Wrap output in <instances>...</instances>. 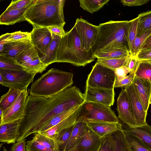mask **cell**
<instances>
[{"label":"cell","instance_id":"30bf717a","mask_svg":"<svg viewBox=\"0 0 151 151\" xmlns=\"http://www.w3.org/2000/svg\"><path fill=\"white\" fill-rule=\"evenodd\" d=\"M27 90L22 91L13 103L3 113L0 125L13 122L23 116L27 97Z\"/></svg>","mask_w":151,"mask_h":151},{"label":"cell","instance_id":"7dc6e473","mask_svg":"<svg viewBox=\"0 0 151 151\" xmlns=\"http://www.w3.org/2000/svg\"><path fill=\"white\" fill-rule=\"evenodd\" d=\"M150 0H122L120 2L124 6H136L142 5Z\"/></svg>","mask_w":151,"mask_h":151},{"label":"cell","instance_id":"ee69618b","mask_svg":"<svg viewBox=\"0 0 151 151\" xmlns=\"http://www.w3.org/2000/svg\"><path fill=\"white\" fill-rule=\"evenodd\" d=\"M135 73L130 72L129 74L119 81L115 82L114 88H124L131 85L133 81Z\"/></svg>","mask_w":151,"mask_h":151},{"label":"cell","instance_id":"681fc988","mask_svg":"<svg viewBox=\"0 0 151 151\" xmlns=\"http://www.w3.org/2000/svg\"><path fill=\"white\" fill-rule=\"evenodd\" d=\"M26 145L25 139L17 142L12 145L10 151H26Z\"/></svg>","mask_w":151,"mask_h":151},{"label":"cell","instance_id":"f1b7e54d","mask_svg":"<svg viewBox=\"0 0 151 151\" xmlns=\"http://www.w3.org/2000/svg\"><path fill=\"white\" fill-rule=\"evenodd\" d=\"M137 36L138 37L151 29V10L139 14Z\"/></svg>","mask_w":151,"mask_h":151},{"label":"cell","instance_id":"ab89813d","mask_svg":"<svg viewBox=\"0 0 151 151\" xmlns=\"http://www.w3.org/2000/svg\"><path fill=\"white\" fill-rule=\"evenodd\" d=\"M114 145L112 134L101 139V142L97 151H114Z\"/></svg>","mask_w":151,"mask_h":151},{"label":"cell","instance_id":"5bb4252c","mask_svg":"<svg viewBox=\"0 0 151 151\" xmlns=\"http://www.w3.org/2000/svg\"><path fill=\"white\" fill-rule=\"evenodd\" d=\"M53 36L48 27H33L31 32V41L38 53L43 55L49 47L52 40Z\"/></svg>","mask_w":151,"mask_h":151},{"label":"cell","instance_id":"ba28073f","mask_svg":"<svg viewBox=\"0 0 151 151\" xmlns=\"http://www.w3.org/2000/svg\"><path fill=\"white\" fill-rule=\"evenodd\" d=\"M36 73L23 70H11L0 69V74L4 83L3 86L21 91L27 90L34 80Z\"/></svg>","mask_w":151,"mask_h":151},{"label":"cell","instance_id":"6da1fadb","mask_svg":"<svg viewBox=\"0 0 151 151\" xmlns=\"http://www.w3.org/2000/svg\"><path fill=\"white\" fill-rule=\"evenodd\" d=\"M84 94L79 88L71 86L49 97L28 96L17 142L38 133L50 119L66 110L82 105Z\"/></svg>","mask_w":151,"mask_h":151},{"label":"cell","instance_id":"c3c4849f","mask_svg":"<svg viewBox=\"0 0 151 151\" xmlns=\"http://www.w3.org/2000/svg\"><path fill=\"white\" fill-rule=\"evenodd\" d=\"M137 59L139 60H151V48L140 50L137 55Z\"/></svg>","mask_w":151,"mask_h":151},{"label":"cell","instance_id":"4316f807","mask_svg":"<svg viewBox=\"0 0 151 151\" xmlns=\"http://www.w3.org/2000/svg\"><path fill=\"white\" fill-rule=\"evenodd\" d=\"M129 151H151V149L146 145L137 137L125 129H123Z\"/></svg>","mask_w":151,"mask_h":151},{"label":"cell","instance_id":"f5cc1de1","mask_svg":"<svg viewBox=\"0 0 151 151\" xmlns=\"http://www.w3.org/2000/svg\"><path fill=\"white\" fill-rule=\"evenodd\" d=\"M151 48V35L147 38L142 45L140 50Z\"/></svg>","mask_w":151,"mask_h":151},{"label":"cell","instance_id":"7a4b0ae2","mask_svg":"<svg viewBox=\"0 0 151 151\" xmlns=\"http://www.w3.org/2000/svg\"><path fill=\"white\" fill-rule=\"evenodd\" d=\"M65 0H34L24 17L33 27H63L65 24L63 13Z\"/></svg>","mask_w":151,"mask_h":151},{"label":"cell","instance_id":"52a82bcc","mask_svg":"<svg viewBox=\"0 0 151 151\" xmlns=\"http://www.w3.org/2000/svg\"><path fill=\"white\" fill-rule=\"evenodd\" d=\"M116 76L114 70L96 62L88 75L86 86L114 88Z\"/></svg>","mask_w":151,"mask_h":151},{"label":"cell","instance_id":"d4e9b609","mask_svg":"<svg viewBox=\"0 0 151 151\" xmlns=\"http://www.w3.org/2000/svg\"><path fill=\"white\" fill-rule=\"evenodd\" d=\"M82 105L77 106L53 116L45 123L41 127L38 133H41L48 130L67 118L76 111Z\"/></svg>","mask_w":151,"mask_h":151},{"label":"cell","instance_id":"9a60e30c","mask_svg":"<svg viewBox=\"0 0 151 151\" xmlns=\"http://www.w3.org/2000/svg\"><path fill=\"white\" fill-rule=\"evenodd\" d=\"M87 121L83 116H77L72 131L65 145L63 151H75L84 131L87 127Z\"/></svg>","mask_w":151,"mask_h":151},{"label":"cell","instance_id":"d590c367","mask_svg":"<svg viewBox=\"0 0 151 151\" xmlns=\"http://www.w3.org/2000/svg\"><path fill=\"white\" fill-rule=\"evenodd\" d=\"M0 69L11 70H25L22 66L14 59L3 55H0Z\"/></svg>","mask_w":151,"mask_h":151},{"label":"cell","instance_id":"e0dca14e","mask_svg":"<svg viewBox=\"0 0 151 151\" xmlns=\"http://www.w3.org/2000/svg\"><path fill=\"white\" fill-rule=\"evenodd\" d=\"M133 84L144 109L147 112L150 104L151 83L135 76Z\"/></svg>","mask_w":151,"mask_h":151},{"label":"cell","instance_id":"f907efd6","mask_svg":"<svg viewBox=\"0 0 151 151\" xmlns=\"http://www.w3.org/2000/svg\"><path fill=\"white\" fill-rule=\"evenodd\" d=\"M52 34L62 38L65 35V32L63 27H48Z\"/></svg>","mask_w":151,"mask_h":151},{"label":"cell","instance_id":"1f68e13d","mask_svg":"<svg viewBox=\"0 0 151 151\" xmlns=\"http://www.w3.org/2000/svg\"><path fill=\"white\" fill-rule=\"evenodd\" d=\"M135 76L151 83V60L139 61Z\"/></svg>","mask_w":151,"mask_h":151},{"label":"cell","instance_id":"d6a6232c","mask_svg":"<svg viewBox=\"0 0 151 151\" xmlns=\"http://www.w3.org/2000/svg\"><path fill=\"white\" fill-rule=\"evenodd\" d=\"M129 57L106 59H97V62L115 70L116 69L122 66L127 67Z\"/></svg>","mask_w":151,"mask_h":151},{"label":"cell","instance_id":"83f0119b","mask_svg":"<svg viewBox=\"0 0 151 151\" xmlns=\"http://www.w3.org/2000/svg\"><path fill=\"white\" fill-rule=\"evenodd\" d=\"M39 57L37 51L32 45L19 53L17 56L16 60L25 68L27 65Z\"/></svg>","mask_w":151,"mask_h":151},{"label":"cell","instance_id":"74e56055","mask_svg":"<svg viewBox=\"0 0 151 151\" xmlns=\"http://www.w3.org/2000/svg\"><path fill=\"white\" fill-rule=\"evenodd\" d=\"M33 138L39 143L47 148L58 151V147L55 140L40 133H37Z\"/></svg>","mask_w":151,"mask_h":151},{"label":"cell","instance_id":"6f0895ef","mask_svg":"<svg viewBox=\"0 0 151 151\" xmlns=\"http://www.w3.org/2000/svg\"></svg>","mask_w":151,"mask_h":151},{"label":"cell","instance_id":"7bdbcfd3","mask_svg":"<svg viewBox=\"0 0 151 151\" xmlns=\"http://www.w3.org/2000/svg\"><path fill=\"white\" fill-rule=\"evenodd\" d=\"M34 1V0H13L6 10L22 9L30 6Z\"/></svg>","mask_w":151,"mask_h":151},{"label":"cell","instance_id":"8992f818","mask_svg":"<svg viewBox=\"0 0 151 151\" xmlns=\"http://www.w3.org/2000/svg\"><path fill=\"white\" fill-rule=\"evenodd\" d=\"M82 116L87 121L118 122L119 119L110 106L99 103L84 102L78 116Z\"/></svg>","mask_w":151,"mask_h":151},{"label":"cell","instance_id":"db71d44e","mask_svg":"<svg viewBox=\"0 0 151 151\" xmlns=\"http://www.w3.org/2000/svg\"><path fill=\"white\" fill-rule=\"evenodd\" d=\"M4 81L3 78L2 76L0 74V84L2 86L4 84Z\"/></svg>","mask_w":151,"mask_h":151},{"label":"cell","instance_id":"f546056e","mask_svg":"<svg viewBox=\"0 0 151 151\" xmlns=\"http://www.w3.org/2000/svg\"><path fill=\"white\" fill-rule=\"evenodd\" d=\"M22 91L9 88L6 93L2 95L0 99V108L4 112L14 101Z\"/></svg>","mask_w":151,"mask_h":151},{"label":"cell","instance_id":"603a6c76","mask_svg":"<svg viewBox=\"0 0 151 151\" xmlns=\"http://www.w3.org/2000/svg\"><path fill=\"white\" fill-rule=\"evenodd\" d=\"M81 107L71 115L56 125L47 130L40 133L53 139L55 135L60 131L75 124L77 121L78 111Z\"/></svg>","mask_w":151,"mask_h":151},{"label":"cell","instance_id":"9f6ffc18","mask_svg":"<svg viewBox=\"0 0 151 151\" xmlns=\"http://www.w3.org/2000/svg\"><path fill=\"white\" fill-rule=\"evenodd\" d=\"M150 104H151V96H150Z\"/></svg>","mask_w":151,"mask_h":151},{"label":"cell","instance_id":"8fae6325","mask_svg":"<svg viewBox=\"0 0 151 151\" xmlns=\"http://www.w3.org/2000/svg\"><path fill=\"white\" fill-rule=\"evenodd\" d=\"M84 94V102L103 104L109 106L114 102V88L109 89L99 87L85 86Z\"/></svg>","mask_w":151,"mask_h":151},{"label":"cell","instance_id":"8d00e7d4","mask_svg":"<svg viewBox=\"0 0 151 151\" xmlns=\"http://www.w3.org/2000/svg\"><path fill=\"white\" fill-rule=\"evenodd\" d=\"M138 21V17L132 20L128 21L127 37L130 54L137 36Z\"/></svg>","mask_w":151,"mask_h":151},{"label":"cell","instance_id":"836d02e7","mask_svg":"<svg viewBox=\"0 0 151 151\" xmlns=\"http://www.w3.org/2000/svg\"><path fill=\"white\" fill-rule=\"evenodd\" d=\"M73 126L62 130L55 135L53 139L56 142L58 151H63L66 143L72 131Z\"/></svg>","mask_w":151,"mask_h":151},{"label":"cell","instance_id":"484cf974","mask_svg":"<svg viewBox=\"0 0 151 151\" xmlns=\"http://www.w3.org/2000/svg\"><path fill=\"white\" fill-rule=\"evenodd\" d=\"M137 137L147 147L151 149V126L148 124L135 128L129 127L125 129Z\"/></svg>","mask_w":151,"mask_h":151},{"label":"cell","instance_id":"816d5d0a","mask_svg":"<svg viewBox=\"0 0 151 151\" xmlns=\"http://www.w3.org/2000/svg\"><path fill=\"white\" fill-rule=\"evenodd\" d=\"M11 33H6L1 35L0 37V52L4 50V45L6 43L5 40L10 36Z\"/></svg>","mask_w":151,"mask_h":151},{"label":"cell","instance_id":"9c48e42d","mask_svg":"<svg viewBox=\"0 0 151 151\" xmlns=\"http://www.w3.org/2000/svg\"><path fill=\"white\" fill-rule=\"evenodd\" d=\"M74 26L79 35L82 50L86 52L92 50L96 40L98 26L81 18L76 19Z\"/></svg>","mask_w":151,"mask_h":151},{"label":"cell","instance_id":"4dcf8cb0","mask_svg":"<svg viewBox=\"0 0 151 151\" xmlns=\"http://www.w3.org/2000/svg\"><path fill=\"white\" fill-rule=\"evenodd\" d=\"M109 0H80V6L84 10L93 14L97 12L109 1Z\"/></svg>","mask_w":151,"mask_h":151},{"label":"cell","instance_id":"e575fe53","mask_svg":"<svg viewBox=\"0 0 151 151\" xmlns=\"http://www.w3.org/2000/svg\"><path fill=\"white\" fill-rule=\"evenodd\" d=\"M111 134L114 142V151H129L123 129L117 131Z\"/></svg>","mask_w":151,"mask_h":151},{"label":"cell","instance_id":"b9f144b4","mask_svg":"<svg viewBox=\"0 0 151 151\" xmlns=\"http://www.w3.org/2000/svg\"><path fill=\"white\" fill-rule=\"evenodd\" d=\"M26 150V151H56L44 146L33 138L27 141Z\"/></svg>","mask_w":151,"mask_h":151},{"label":"cell","instance_id":"277c9868","mask_svg":"<svg viewBox=\"0 0 151 151\" xmlns=\"http://www.w3.org/2000/svg\"><path fill=\"white\" fill-rule=\"evenodd\" d=\"M92 50H82L76 28L74 26L62 38L57 53L58 63H67L77 66L84 67L94 60Z\"/></svg>","mask_w":151,"mask_h":151},{"label":"cell","instance_id":"bcb514c9","mask_svg":"<svg viewBox=\"0 0 151 151\" xmlns=\"http://www.w3.org/2000/svg\"><path fill=\"white\" fill-rule=\"evenodd\" d=\"M116 76V79L115 82L120 81L127 76L130 71L126 66H122L117 68L114 70Z\"/></svg>","mask_w":151,"mask_h":151},{"label":"cell","instance_id":"cb8c5ba5","mask_svg":"<svg viewBox=\"0 0 151 151\" xmlns=\"http://www.w3.org/2000/svg\"><path fill=\"white\" fill-rule=\"evenodd\" d=\"M93 55L97 59H106L127 57L130 54L126 47H115L101 51Z\"/></svg>","mask_w":151,"mask_h":151},{"label":"cell","instance_id":"f6af8a7d","mask_svg":"<svg viewBox=\"0 0 151 151\" xmlns=\"http://www.w3.org/2000/svg\"><path fill=\"white\" fill-rule=\"evenodd\" d=\"M139 61L137 59L136 56H133L130 55L128 57L127 67L130 72L135 73L138 67Z\"/></svg>","mask_w":151,"mask_h":151},{"label":"cell","instance_id":"d6986e66","mask_svg":"<svg viewBox=\"0 0 151 151\" xmlns=\"http://www.w3.org/2000/svg\"><path fill=\"white\" fill-rule=\"evenodd\" d=\"M22 121L21 118L15 122L0 125V142L14 143L19 134Z\"/></svg>","mask_w":151,"mask_h":151},{"label":"cell","instance_id":"7402d4cb","mask_svg":"<svg viewBox=\"0 0 151 151\" xmlns=\"http://www.w3.org/2000/svg\"><path fill=\"white\" fill-rule=\"evenodd\" d=\"M52 34L53 38L51 44L45 54L40 57L41 62L47 67L50 64L56 62L58 50L62 39L57 35Z\"/></svg>","mask_w":151,"mask_h":151},{"label":"cell","instance_id":"44dd1931","mask_svg":"<svg viewBox=\"0 0 151 151\" xmlns=\"http://www.w3.org/2000/svg\"><path fill=\"white\" fill-rule=\"evenodd\" d=\"M32 3L29 6L21 9L6 10L0 16V24L5 25H12L17 22L25 21L24 14Z\"/></svg>","mask_w":151,"mask_h":151},{"label":"cell","instance_id":"4fadbf2b","mask_svg":"<svg viewBox=\"0 0 151 151\" xmlns=\"http://www.w3.org/2000/svg\"><path fill=\"white\" fill-rule=\"evenodd\" d=\"M124 88L127 92L133 112L136 127L148 124L146 122L147 112L144 109L133 83Z\"/></svg>","mask_w":151,"mask_h":151},{"label":"cell","instance_id":"60d3db41","mask_svg":"<svg viewBox=\"0 0 151 151\" xmlns=\"http://www.w3.org/2000/svg\"><path fill=\"white\" fill-rule=\"evenodd\" d=\"M28 40H31V32L19 31L11 33L5 41L13 42Z\"/></svg>","mask_w":151,"mask_h":151},{"label":"cell","instance_id":"3957f363","mask_svg":"<svg viewBox=\"0 0 151 151\" xmlns=\"http://www.w3.org/2000/svg\"><path fill=\"white\" fill-rule=\"evenodd\" d=\"M128 21H112L100 24L93 54L113 48L126 47L130 52L128 40Z\"/></svg>","mask_w":151,"mask_h":151},{"label":"cell","instance_id":"ffe728a7","mask_svg":"<svg viewBox=\"0 0 151 151\" xmlns=\"http://www.w3.org/2000/svg\"><path fill=\"white\" fill-rule=\"evenodd\" d=\"M32 45L31 40L6 42L4 50L0 52V55L7 56L16 60L19 53Z\"/></svg>","mask_w":151,"mask_h":151},{"label":"cell","instance_id":"2e32d148","mask_svg":"<svg viewBox=\"0 0 151 151\" xmlns=\"http://www.w3.org/2000/svg\"><path fill=\"white\" fill-rule=\"evenodd\" d=\"M88 127L101 139L122 129V125L118 122L87 121Z\"/></svg>","mask_w":151,"mask_h":151},{"label":"cell","instance_id":"ac0fdd59","mask_svg":"<svg viewBox=\"0 0 151 151\" xmlns=\"http://www.w3.org/2000/svg\"><path fill=\"white\" fill-rule=\"evenodd\" d=\"M101 139L87 127L75 151H97Z\"/></svg>","mask_w":151,"mask_h":151},{"label":"cell","instance_id":"5b68a950","mask_svg":"<svg viewBox=\"0 0 151 151\" xmlns=\"http://www.w3.org/2000/svg\"><path fill=\"white\" fill-rule=\"evenodd\" d=\"M73 76L72 73L52 68L32 83L30 95L45 97L55 95L73 85Z\"/></svg>","mask_w":151,"mask_h":151},{"label":"cell","instance_id":"f35d334b","mask_svg":"<svg viewBox=\"0 0 151 151\" xmlns=\"http://www.w3.org/2000/svg\"><path fill=\"white\" fill-rule=\"evenodd\" d=\"M151 35V29H149L139 36H136L130 55L136 56L146 40Z\"/></svg>","mask_w":151,"mask_h":151},{"label":"cell","instance_id":"11a10c76","mask_svg":"<svg viewBox=\"0 0 151 151\" xmlns=\"http://www.w3.org/2000/svg\"><path fill=\"white\" fill-rule=\"evenodd\" d=\"M3 151H8L4 147H3Z\"/></svg>","mask_w":151,"mask_h":151},{"label":"cell","instance_id":"7c38bea8","mask_svg":"<svg viewBox=\"0 0 151 151\" xmlns=\"http://www.w3.org/2000/svg\"><path fill=\"white\" fill-rule=\"evenodd\" d=\"M118 118L130 128L136 127L135 118L127 92L122 88L118 98Z\"/></svg>","mask_w":151,"mask_h":151}]
</instances>
